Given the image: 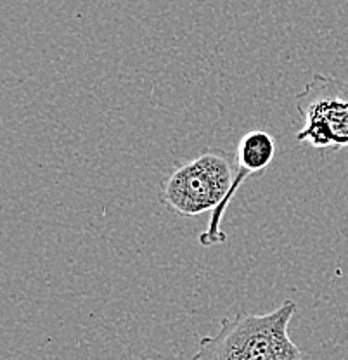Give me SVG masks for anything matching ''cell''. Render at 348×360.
I'll return each instance as SVG.
<instances>
[{"instance_id":"6da1fadb","label":"cell","mask_w":348,"mask_h":360,"mask_svg":"<svg viewBox=\"0 0 348 360\" xmlns=\"http://www.w3.org/2000/svg\"><path fill=\"white\" fill-rule=\"evenodd\" d=\"M295 314L297 303L286 300L272 312H239L224 319L215 335L201 338L191 360H303L290 338Z\"/></svg>"},{"instance_id":"7a4b0ae2","label":"cell","mask_w":348,"mask_h":360,"mask_svg":"<svg viewBox=\"0 0 348 360\" xmlns=\"http://www.w3.org/2000/svg\"><path fill=\"white\" fill-rule=\"evenodd\" d=\"M238 174L236 153L207 148L177 165L160 187V202L179 217L212 213L229 196Z\"/></svg>"},{"instance_id":"3957f363","label":"cell","mask_w":348,"mask_h":360,"mask_svg":"<svg viewBox=\"0 0 348 360\" xmlns=\"http://www.w3.org/2000/svg\"><path fill=\"white\" fill-rule=\"evenodd\" d=\"M297 111L302 118L300 144L333 153L348 148V80L314 75L297 94Z\"/></svg>"},{"instance_id":"277c9868","label":"cell","mask_w":348,"mask_h":360,"mask_svg":"<svg viewBox=\"0 0 348 360\" xmlns=\"http://www.w3.org/2000/svg\"><path fill=\"white\" fill-rule=\"evenodd\" d=\"M278 155V142L274 135L265 132V130H250L239 139L238 148H236V163H238V174H236L234 184L229 196L226 198L224 205L210 213V222L203 232L200 234V245L203 248H212L226 243V232L222 229L224 217H226L227 206L234 200L238 191L243 184L253 175H260L269 170L274 163Z\"/></svg>"}]
</instances>
